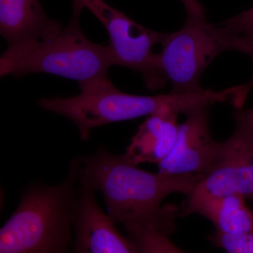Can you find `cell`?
Wrapping results in <instances>:
<instances>
[{"label": "cell", "mask_w": 253, "mask_h": 253, "mask_svg": "<svg viewBox=\"0 0 253 253\" xmlns=\"http://www.w3.org/2000/svg\"><path fill=\"white\" fill-rule=\"evenodd\" d=\"M78 182L103 194L108 216L123 226L147 220L163 200L174 193L189 196L201 175L151 173L140 169L126 153L115 155L100 146L94 154L78 157Z\"/></svg>", "instance_id": "1"}, {"label": "cell", "mask_w": 253, "mask_h": 253, "mask_svg": "<svg viewBox=\"0 0 253 253\" xmlns=\"http://www.w3.org/2000/svg\"><path fill=\"white\" fill-rule=\"evenodd\" d=\"M78 160L56 186L33 183L0 230L1 253H64L73 245V206L77 194Z\"/></svg>", "instance_id": "2"}, {"label": "cell", "mask_w": 253, "mask_h": 253, "mask_svg": "<svg viewBox=\"0 0 253 253\" xmlns=\"http://www.w3.org/2000/svg\"><path fill=\"white\" fill-rule=\"evenodd\" d=\"M78 86L81 92L76 96L41 99L38 104L72 121L82 140L86 141L93 129L104 125L149 116L165 108L184 113L196 106L211 104L214 100L210 90L182 95L126 94L118 90L109 76L81 83Z\"/></svg>", "instance_id": "3"}, {"label": "cell", "mask_w": 253, "mask_h": 253, "mask_svg": "<svg viewBox=\"0 0 253 253\" xmlns=\"http://www.w3.org/2000/svg\"><path fill=\"white\" fill-rule=\"evenodd\" d=\"M83 9L73 1L72 18L57 35L8 47L0 57L1 77L44 73L81 84L108 76V70L113 66L111 50L89 41L82 31L79 19Z\"/></svg>", "instance_id": "4"}, {"label": "cell", "mask_w": 253, "mask_h": 253, "mask_svg": "<svg viewBox=\"0 0 253 253\" xmlns=\"http://www.w3.org/2000/svg\"><path fill=\"white\" fill-rule=\"evenodd\" d=\"M249 44L223 25L208 23L206 14L187 15L183 27L163 41L158 67L172 84V94L202 92L200 80L213 59L227 51L246 54Z\"/></svg>", "instance_id": "5"}, {"label": "cell", "mask_w": 253, "mask_h": 253, "mask_svg": "<svg viewBox=\"0 0 253 253\" xmlns=\"http://www.w3.org/2000/svg\"><path fill=\"white\" fill-rule=\"evenodd\" d=\"M73 1L90 11L106 28L113 66L140 73L149 90H158L166 85L167 81L158 67V53L154 52V48L157 44L161 45L168 33L141 26L104 0Z\"/></svg>", "instance_id": "6"}, {"label": "cell", "mask_w": 253, "mask_h": 253, "mask_svg": "<svg viewBox=\"0 0 253 253\" xmlns=\"http://www.w3.org/2000/svg\"><path fill=\"white\" fill-rule=\"evenodd\" d=\"M235 128L221 143L211 168L201 176L187 199L240 195L253 198V116L251 109H236Z\"/></svg>", "instance_id": "7"}, {"label": "cell", "mask_w": 253, "mask_h": 253, "mask_svg": "<svg viewBox=\"0 0 253 253\" xmlns=\"http://www.w3.org/2000/svg\"><path fill=\"white\" fill-rule=\"evenodd\" d=\"M210 105L188 110L186 120L179 126L172 153L157 165L159 172L181 175H204L220 151L221 143L212 139L209 130Z\"/></svg>", "instance_id": "8"}, {"label": "cell", "mask_w": 253, "mask_h": 253, "mask_svg": "<svg viewBox=\"0 0 253 253\" xmlns=\"http://www.w3.org/2000/svg\"><path fill=\"white\" fill-rule=\"evenodd\" d=\"M95 191L80 185L73 206L76 253H135L137 249L115 227L95 198Z\"/></svg>", "instance_id": "9"}, {"label": "cell", "mask_w": 253, "mask_h": 253, "mask_svg": "<svg viewBox=\"0 0 253 253\" xmlns=\"http://www.w3.org/2000/svg\"><path fill=\"white\" fill-rule=\"evenodd\" d=\"M62 29L38 0H0V33L8 47L49 39Z\"/></svg>", "instance_id": "10"}, {"label": "cell", "mask_w": 253, "mask_h": 253, "mask_svg": "<svg viewBox=\"0 0 253 253\" xmlns=\"http://www.w3.org/2000/svg\"><path fill=\"white\" fill-rule=\"evenodd\" d=\"M179 114L174 109L165 108L148 116L126 148V156L136 165L162 162L175 146Z\"/></svg>", "instance_id": "11"}, {"label": "cell", "mask_w": 253, "mask_h": 253, "mask_svg": "<svg viewBox=\"0 0 253 253\" xmlns=\"http://www.w3.org/2000/svg\"><path fill=\"white\" fill-rule=\"evenodd\" d=\"M240 195L187 199L180 217L199 214L212 223L218 232L228 234L253 233V212Z\"/></svg>", "instance_id": "12"}, {"label": "cell", "mask_w": 253, "mask_h": 253, "mask_svg": "<svg viewBox=\"0 0 253 253\" xmlns=\"http://www.w3.org/2000/svg\"><path fill=\"white\" fill-rule=\"evenodd\" d=\"M180 210L176 205L166 204L148 220L124 225L127 239L135 246L138 253L184 252L169 239L175 231V220L180 217Z\"/></svg>", "instance_id": "13"}, {"label": "cell", "mask_w": 253, "mask_h": 253, "mask_svg": "<svg viewBox=\"0 0 253 253\" xmlns=\"http://www.w3.org/2000/svg\"><path fill=\"white\" fill-rule=\"evenodd\" d=\"M210 240L228 253H253V233L228 234L216 231Z\"/></svg>", "instance_id": "14"}, {"label": "cell", "mask_w": 253, "mask_h": 253, "mask_svg": "<svg viewBox=\"0 0 253 253\" xmlns=\"http://www.w3.org/2000/svg\"><path fill=\"white\" fill-rule=\"evenodd\" d=\"M221 24L246 41L253 42V6L247 11L226 20Z\"/></svg>", "instance_id": "15"}, {"label": "cell", "mask_w": 253, "mask_h": 253, "mask_svg": "<svg viewBox=\"0 0 253 253\" xmlns=\"http://www.w3.org/2000/svg\"><path fill=\"white\" fill-rule=\"evenodd\" d=\"M185 6L187 15L205 14L204 6L198 0H181Z\"/></svg>", "instance_id": "16"}, {"label": "cell", "mask_w": 253, "mask_h": 253, "mask_svg": "<svg viewBox=\"0 0 253 253\" xmlns=\"http://www.w3.org/2000/svg\"><path fill=\"white\" fill-rule=\"evenodd\" d=\"M249 57L253 60V50L252 52H251V54H250ZM240 86H241V93H242L243 96H244L246 99V98H247L248 94H249L250 91H251V89L253 88V76L252 78H251V79L250 80V81L248 82L246 84Z\"/></svg>", "instance_id": "17"}, {"label": "cell", "mask_w": 253, "mask_h": 253, "mask_svg": "<svg viewBox=\"0 0 253 253\" xmlns=\"http://www.w3.org/2000/svg\"><path fill=\"white\" fill-rule=\"evenodd\" d=\"M251 109V112H252L253 116V109Z\"/></svg>", "instance_id": "18"}]
</instances>
